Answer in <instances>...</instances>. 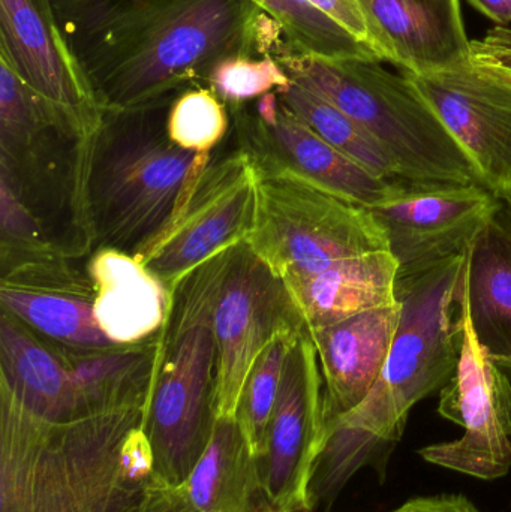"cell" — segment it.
Instances as JSON below:
<instances>
[{
    "instance_id": "cell-1",
    "label": "cell",
    "mask_w": 511,
    "mask_h": 512,
    "mask_svg": "<svg viewBox=\"0 0 511 512\" xmlns=\"http://www.w3.org/2000/svg\"><path fill=\"white\" fill-rule=\"evenodd\" d=\"M104 111L159 107L279 29L252 0H51Z\"/></svg>"
},
{
    "instance_id": "cell-2",
    "label": "cell",
    "mask_w": 511,
    "mask_h": 512,
    "mask_svg": "<svg viewBox=\"0 0 511 512\" xmlns=\"http://www.w3.org/2000/svg\"><path fill=\"white\" fill-rule=\"evenodd\" d=\"M146 414L44 420L0 387V512H140L155 477Z\"/></svg>"
},
{
    "instance_id": "cell-3",
    "label": "cell",
    "mask_w": 511,
    "mask_h": 512,
    "mask_svg": "<svg viewBox=\"0 0 511 512\" xmlns=\"http://www.w3.org/2000/svg\"><path fill=\"white\" fill-rule=\"evenodd\" d=\"M465 252L396 282L398 330L380 378L362 403L327 423L311 484L314 507H330L363 466H383L411 409L443 390L459 360L458 295Z\"/></svg>"
},
{
    "instance_id": "cell-4",
    "label": "cell",
    "mask_w": 511,
    "mask_h": 512,
    "mask_svg": "<svg viewBox=\"0 0 511 512\" xmlns=\"http://www.w3.org/2000/svg\"><path fill=\"white\" fill-rule=\"evenodd\" d=\"M168 107L105 111L96 134L78 143L72 206L99 248L137 254L212 162V153L186 152L168 138Z\"/></svg>"
},
{
    "instance_id": "cell-5",
    "label": "cell",
    "mask_w": 511,
    "mask_h": 512,
    "mask_svg": "<svg viewBox=\"0 0 511 512\" xmlns=\"http://www.w3.org/2000/svg\"><path fill=\"white\" fill-rule=\"evenodd\" d=\"M291 81L323 96L369 132L410 185H482L476 168L405 74L371 60H329L278 36L269 50Z\"/></svg>"
},
{
    "instance_id": "cell-6",
    "label": "cell",
    "mask_w": 511,
    "mask_h": 512,
    "mask_svg": "<svg viewBox=\"0 0 511 512\" xmlns=\"http://www.w3.org/2000/svg\"><path fill=\"white\" fill-rule=\"evenodd\" d=\"M234 249L210 259L180 285L168 321L144 432L156 477L173 486L188 480L215 424L213 309Z\"/></svg>"
},
{
    "instance_id": "cell-7",
    "label": "cell",
    "mask_w": 511,
    "mask_h": 512,
    "mask_svg": "<svg viewBox=\"0 0 511 512\" xmlns=\"http://www.w3.org/2000/svg\"><path fill=\"white\" fill-rule=\"evenodd\" d=\"M258 167L257 216L246 245L285 286L341 259L389 251L366 207L281 168Z\"/></svg>"
},
{
    "instance_id": "cell-8",
    "label": "cell",
    "mask_w": 511,
    "mask_h": 512,
    "mask_svg": "<svg viewBox=\"0 0 511 512\" xmlns=\"http://www.w3.org/2000/svg\"><path fill=\"white\" fill-rule=\"evenodd\" d=\"M258 183L260 167L251 150L210 162L167 225L135 258L176 297L201 265L246 243L257 216Z\"/></svg>"
},
{
    "instance_id": "cell-9",
    "label": "cell",
    "mask_w": 511,
    "mask_h": 512,
    "mask_svg": "<svg viewBox=\"0 0 511 512\" xmlns=\"http://www.w3.org/2000/svg\"><path fill=\"white\" fill-rule=\"evenodd\" d=\"M458 321V366L441 390L438 412L461 426L464 435L453 442L429 445L419 454L432 465L468 477L500 480L511 471V384L503 369L480 348L459 303Z\"/></svg>"
},
{
    "instance_id": "cell-10",
    "label": "cell",
    "mask_w": 511,
    "mask_h": 512,
    "mask_svg": "<svg viewBox=\"0 0 511 512\" xmlns=\"http://www.w3.org/2000/svg\"><path fill=\"white\" fill-rule=\"evenodd\" d=\"M303 328L284 283L251 251L237 246L216 295L213 333L216 418H236L255 361L282 330Z\"/></svg>"
},
{
    "instance_id": "cell-11",
    "label": "cell",
    "mask_w": 511,
    "mask_h": 512,
    "mask_svg": "<svg viewBox=\"0 0 511 512\" xmlns=\"http://www.w3.org/2000/svg\"><path fill=\"white\" fill-rule=\"evenodd\" d=\"M327 438L317 349L303 330L285 358L281 388L260 457L267 501L285 512L314 511L311 484Z\"/></svg>"
},
{
    "instance_id": "cell-12",
    "label": "cell",
    "mask_w": 511,
    "mask_h": 512,
    "mask_svg": "<svg viewBox=\"0 0 511 512\" xmlns=\"http://www.w3.org/2000/svg\"><path fill=\"white\" fill-rule=\"evenodd\" d=\"M500 203L485 186L404 183L369 212L402 279L464 254Z\"/></svg>"
},
{
    "instance_id": "cell-13",
    "label": "cell",
    "mask_w": 511,
    "mask_h": 512,
    "mask_svg": "<svg viewBox=\"0 0 511 512\" xmlns=\"http://www.w3.org/2000/svg\"><path fill=\"white\" fill-rule=\"evenodd\" d=\"M0 59L78 140L96 134L105 111L66 42L51 0H0Z\"/></svg>"
},
{
    "instance_id": "cell-14",
    "label": "cell",
    "mask_w": 511,
    "mask_h": 512,
    "mask_svg": "<svg viewBox=\"0 0 511 512\" xmlns=\"http://www.w3.org/2000/svg\"><path fill=\"white\" fill-rule=\"evenodd\" d=\"M407 75L464 150L480 182L511 201V84L471 62Z\"/></svg>"
},
{
    "instance_id": "cell-15",
    "label": "cell",
    "mask_w": 511,
    "mask_h": 512,
    "mask_svg": "<svg viewBox=\"0 0 511 512\" xmlns=\"http://www.w3.org/2000/svg\"><path fill=\"white\" fill-rule=\"evenodd\" d=\"M249 141L248 150L260 164L281 168L306 182L371 209L395 195L404 183H392L330 146L285 108L278 93L257 99L254 116L233 108Z\"/></svg>"
},
{
    "instance_id": "cell-16",
    "label": "cell",
    "mask_w": 511,
    "mask_h": 512,
    "mask_svg": "<svg viewBox=\"0 0 511 512\" xmlns=\"http://www.w3.org/2000/svg\"><path fill=\"white\" fill-rule=\"evenodd\" d=\"M381 62L429 74L470 62L459 0H357Z\"/></svg>"
},
{
    "instance_id": "cell-17",
    "label": "cell",
    "mask_w": 511,
    "mask_h": 512,
    "mask_svg": "<svg viewBox=\"0 0 511 512\" xmlns=\"http://www.w3.org/2000/svg\"><path fill=\"white\" fill-rule=\"evenodd\" d=\"M399 316L396 303L308 331L323 375L327 423L368 396L389 357Z\"/></svg>"
},
{
    "instance_id": "cell-18",
    "label": "cell",
    "mask_w": 511,
    "mask_h": 512,
    "mask_svg": "<svg viewBox=\"0 0 511 512\" xmlns=\"http://www.w3.org/2000/svg\"><path fill=\"white\" fill-rule=\"evenodd\" d=\"M456 298L480 348L511 372V201L501 200L465 251Z\"/></svg>"
},
{
    "instance_id": "cell-19",
    "label": "cell",
    "mask_w": 511,
    "mask_h": 512,
    "mask_svg": "<svg viewBox=\"0 0 511 512\" xmlns=\"http://www.w3.org/2000/svg\"><path fill=\"white\" fill-rule=\"evenodd\" d=\"M96 324L113 345H137L168 325L176 297L134 255L99 248L90 259Z\"/></svg>"
},
{
    "instance_id": "cell-20",
    "label": "cell",
    "mask_w": 511,
    "mask_h": 512,
    "mask_svg": "<svg viewBox=\"0 0 511 512\" xmlns=\"http://www.w3.org/2000/svg\"><path fill=\"white\" fill-rule=\"evenodd\" d=\"M398 262L389 251L333 262L320 273L285 286L306 331L335 324L396 300Z\"/></svg>"
},
{
    "instance_id": "cell-21",
    "label": "cell",
    "mask_w": 511,
    "mask_h": 512,
    "mask_svg": "<svg viewBox=\"0 0 511 512\" xmlns=\"http://www.w3.org/2000/svg\"><path fill=\"white\" fill-rule=\"evenodd\" d=\"M167 327L147 342L108 348H66L63 360L77 396V417L126 408H149L165 351Z\"/></svg>"
},
{
    "instance_id": "cell-22",
    "label": "cell",
    "mask_w": 511,
    "mask_h": 512,
    "mask_svg": "<svg viewBox=\"0 0 511 512\" xmlns=\"http://www.w3.org/2000/svg\"><path fill=\"white\" fill-rule=\"evenodd\" d=\"M0 387L44 420L77 418V396L60 352L33 337L11 313L0 318Z\"/></svg>"
},
{
    "instance_id": "cell-23",
    "label": "cell",
    "mask_w": 511,
    "mask_h": 512,
    "mask_svg": "<svg viewBox=\"0 0 511 512\" xmlns=\"http://www.w3.org/2000/svg\"><path fill=\"white\" fill-rule=\"evenodd\" d=\"M182 486L200 512H254L269 502L260 459L246 444L237 418H216L206 450Z\"/></svg>"
},
{
    "instance_id": "cell-24",
    "label": "cell",
    "mask_w": 511,
    "mask_h": 512,
    "mask_svg": "<svg viewBox=\"0 0 511 512\" xmlns=\"http://www.w3.org/2000/svg\"><path fill=\"white\" fill-rule=\"evenodd\" d=\"M0 300L3 310L65 348L89 351L113 346L96 324L92 301L77 292L2 282Z\"/></svg>"
},
{
    "instance_id": "cell-25",
    "label": "cell",
    "mask_w": 511,
    "mask_h": 512,
    "mask_svg": "<svg viewBox=\"0 0 511 512\" xmlns=\"http://www.w3.org/2000/svg\"><path fill=\"white\" fill-rule=\"evenodd\" d=\"M282 104L302 120L326 143L371 171L374 176L392 183H405L398 167L383 146L356 120L339 110L323 96L290 81L276 90Z\"/></svg>"
},
{
    "instance_id": "cell-26",
    "label": "cell",
    "mask_w": 511,
    "mask_h": 512,
    "mask_svg": "<svg viewBox=\"0 0 511 512\" xmlns=\"http://www.w3.org/2000/svg\"><path fill=\"white\" fill-rule=\"evenodd\" d=\"M269 15L293 45L303 53L329 60L380 62L375 51L357 41L308 0H252Z\"/></svg>"
},
{
    "instance_id": "cell-27",
    "label": "cell",
    "mask_w": 511,
    "mask_h": 512,
    "mask_svg": "<svg viewBox=\"0 0 511 512\" xmlns=\"http://www.w3.org/2000/svg\"><path fill=\"white\" fill-rule=\"evenodd\" d=\"M305 328L279 331L255 361L243 388L237 411V423L246 444L255 457L263 456L267 429L281 388L285 358L296 337Z\"/></svg>"
},
{
    "instance_id": "cell-28",
    "label": "cell",
    "mask_w": 511,
    "mask_h": 512,
    "mask_svg": "<svg viewBox=\"0 0 511 512\" xmlns=\"http://www.w3.org/2000/svg\"><path fill=\"white\" fill-rule=\"evenodd\" d=\"M228 126L227 105L210 87H188L167 108L168 138L186 152L212 153L227 135Z\"/></svg>"
},
{
    "instance_id": "cell-29",
    "label": "cell",
    "mask_w": 511,
    "mask_h": 512,
    "mask_svg": "<svg viewBox=\"0 0 511 512\" xmlns=\"http://www.w3.org/2000/svg\"><path fill=\"white\" fill-rule=\"evenodd\" d=\"M290 81L270 51L258 54V57L248 54L225 57L210 69L206 78L207 87L231 110L276 92L288 86Z\"/></svg>"
},
{
    "instance_id": "cell-30",
    "label": "cell",
    "mask_w": 511,
    "mask_h": 512,
    "mask_svg": "<svg viewBox=\"0 0 511 512\" xmlns=\"http://www.w3.org/2000/svg\"><path fill=\"white\" fill-rule=\"evenodd\" d=\"M0 230L2 252L9 251L11 255L3 258V261L17 256L21 265H27L41 262L42 258H53L38 218L5 173H0Z\"/></svg>"
},
{
    "instance_id": "cell-31",
    "label": "cell",
    "mask_w": 511,
    "mask_h": 512,
    "mask_svg": "<svg viewBox=\"0 0 511 512\" xmlns=\"http://www.w3.org/2000/svg\"><path fill=\"white\" fill-rule=\"evenodd\" d=\"M470 62L476 68L511 84L510 27H492L483 38L471 41Z\"/></svg>"
},
{
    "instance_id": "cell-32",
    "label": "cell",
    "mask_w": 511,
    "mask_h": 512,
    "mask_svg": "<svg viewBox=\"0 0 511 512\" xmlns=\"http://www.w3.org/2000/svg\"><path fill=\"white\" fill-rule=\"evenodd\" d=\"M308 2L320 9L327 17L332 18L357 41L375 51L372 47L368 23H366L365 15H363L357 0H308Z\"/></svg>"
},
{
    "instance_id": "cell-33",
    "label": "cell",
    "mask_w": 511,
    "mask_h": 512,
    "mask_svg": "<svg viewBox=\"0 0 511 512\" xmlns=\"http://www.w3.org/2000/svg\"><path fill=\"white\" fill-rule=\"evenodd\" d=\"M140 512H200L192 504L185 487L165 483L153 477Z\"/></svg>"
},
{
    "instance_id": "cell-34",
    "label": "cell",
    "mask_w": 511,
    "mask_h": 512,
    "mask_svg": "<svg viewBox=\"0 0 511 512\" xmlns=\"http://www.w3.org/2000/svg\"><path fill=\"white\" fill-rule=\"evenodd\" d=\"M390 512H482L462 495L422 496Z\"/></svg>"
},
{
    "instance_id": "cell-35",
    "label": "cell",
    "mask_w": 511,
    "mask_h": 512,
    "mask_svg": "<svg viewBox=\"0 0 511 512\" xmlns=\"http://www.w3.org/2000/svg\"><path fill=\"white\" fill-rule=\"evenodd\" d=\"M482 14L488 15L497 26L509 27L511 23L510 0H468Z\"/></svg>"
},
{
    "instance_id": "cell-36",
    "label": "cell",
    "mask_w": 511,
    "mask_h": 512,
    "mask_svg": "<svg viewBox=\"0 0 511 512\" xmlns=\"http://www.w3.org/2000/svg\"><path fill=\"white\" fill-rule=\"evenodd\" d=\"M254 512H285V511L278 510V508L273 507V505L270 504V502H266V504H264L263 507L258 508V510L254 511ZM309 512H317V511H309Z\"/></svg>"
},
{
    "instance_id": "cell-37",
    "label": "cell",
    "mask_w": 511,
    "mask_h": 512,
    "mask_svg": "<svg viewBox=\"0 0 511 512\" xmlns=\"http://www.w3.org/2000/svg\"><path fill=\"white\" fill-rule=\"evenodd\" d=\"M510 5H511V0H510Z\"/></svg>"
}]
</instances>
